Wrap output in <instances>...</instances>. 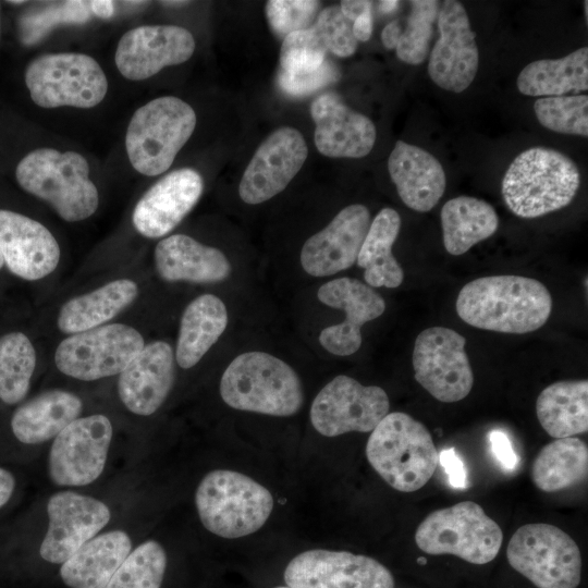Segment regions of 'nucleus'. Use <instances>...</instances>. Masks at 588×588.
<instances>
[{
    "instance_id": "1a4fd4ad",
    "label": "nucleus",
    "mask_w": 588,
    "mask_h": 588,
    "mask_svg": "<svg viewBox=\"0 0 588 588\" xmlns=\"http://www.w3.org/2000/svg\"><path fill=\"white\" fill-rule=\"evenodd\" d=\"M510 565L537 588H577L581 554L565 531L546 523L519 527L506 549Z\"/></svg>"
},
{
    "instance_id": "c756f323",
    "label": "nucleus",
    "mask_w": 588,
    "mask_h": 588,
    "mask_svg": "<svg viewBox=\"0 0 588 588\" xmlns=\"http://www.w3.org/2000/svg\"><path fill=\"white\" fill-rule=\"evenodd\" d=\"M228 324L224 303L216 295L203 294L185 308L180 323L175 359L184 369L195 366L218 341Z\"/></svg>"
},
{
    "instance_id": "f257e3e1",
    "label": "nucleus",
    "mask_w": 588,
    "mask_h": 588,
    "mask_svg": "<svg viewBox=\"0 0 588 588\" xmlns=\"http://www.w3.org/2000/svg\"><path fill=\"white\" fill-rule=\"evenodd\" d=\"M458 317L467 324L489 331L524 334L540 329L549 319L552 298L538 280L523 275L475 279L458 293Z\"/></svg>"
},
{
    "instance_id": "cd10ccee",
    "label": "nucleus",
    "mask_w": 588,
    "mask_h": 588,
    "mask_svg": "<svg viewBox=\"0 0 588 588\" xmlns=\"http://www.w3.org/2000/svg\"><path fill=\"white\" fill-rule=\"evenodd\" d=\"M131 548V539L122 530L96 536L62 563L61 578L70 588H107Z\"/></svg>"
},
{
    "instance_id": "49530a36",
    "label": "nucleus",
    "mask_w": 588,
    "mask_h": 588,
    "mask_svg": "<svg viewBox=\"0 0 588 588\" xmlns=\"http://www.w3.org/2000/svg\"><path fill=\"white\" fill-rule=\"evenodd\" d=\"M492 451L504 468L513 469L517 464V456L514 453L509 438L501 431L494 430L489 434Z\"/></svg>"
},
{
    "instance_id": "6ab92c4d",
    "label": "nucleus",
    "mask_w": 588,
    "mask_h": 588,
    "mask_svg": "<svg viewBox=\"0 0 588 588\" xmlns=\"http://www.w3.org/2000/svg\"><path fill=\"white\" fill-rule=\"evenodd\" d=\"M195 39L176 25H144L126 32L115 51V65L132 81L146 79L166 66L181 64L194 53Z\"/></svg>"
},
{
    "instance_id": "bf43d9fd",
    "label": "nucleus",
    "mask_w": 588,
    "mask_h": 588,
    "mask_svg": "<svg viewBox=\"0 0 588 588\" xmlns=\"http://www.w3.org/2000/svg\"><path fill=\"white\" fill-rule=\"evenodd\" d=\"M3 264H4V261H3L2 255L0 253V269L3 267Z\"/></svg>"
},
{
    "instance_id": "4c0bfd02",
    "label": "nucleus",
    "mask_w": 588,
    "mask_h": 588,
    "mask_svg": "<svg viewBox=\"0 0 588 588\" xmlns=\"http://www.w3.org/2000/svg\"><path fill=\"white\" fill-rule=\"evenodd\" d=\"M166 566L163 547L155 540L145 541L130 552L107 588H160Z\"/></svg>"
},
{
    "instance_id": "2eb2a0df",
    "label": "nucleus",
    "mask_w": 588,
    "mask_h": 588,
    "mask_svg": "<svg viewBox=\"0 0 588 588\" xmlns=\"http://www.w3.org/2000/svg\"><path fill=\"white\" fill-rule=\"evenodd\" d=\"M284 580L291 588H394L392 573L377 560L326 549L294 556L285 567Z\"/></svg>"
},
{
    "instance_id": "6e6552de",
    "label": "nucleus",
    "mask_w": 588,
    "mask_h": 588,
    "mask_svg": "<svg viewBox=\"0 0 588 588\" xmlns=\"http://www.w3.org/2000/svg\"><path fill=\"white\" fill-rule=\"evenodd\" d=\"M415 542L427 554L482 565L498 555L503 532L479 504L464 501L430 513L417 527Z\"/></svg>"
},
{
    "instance_id": "a19ab883",
    "label": "nucleus",
    "mask_w": 588,
    "mask_h": 588,
    "mask_svg": "<svg viewBox=\"0 0 588 588\" xmlns=\"http://www.w3.org/2000/svg\"><path fill=\"white\" fill-rule=\"evenodd\" d=\"M89 1H64L52 3L38 11L23 15L19 22L20 38L24 45L41 40L54 26L83 24L90 17Z\"/></svg>"
},
{
    "instance_id": "3c124183",
    "label": "nucleus",
    "mask_w": 588,
    "mask_h": 588,
    "mask_svg": "<svg viewBox=\"0 0 588 588\" xmlns=\"http://www.w3.org/2000/svg\"><path fill=\"white\" fill-rule=\"evenodd\" d=\"M402 23L399 20L392 21L384 26L381 33V41L387 49H395L400 38Z\"/></svg>"
},
{
    "instance_id": "72a5a7b5",
    "label": "nucleus",
    "mask_w": 588,
    "mask_h": 588,
    "mask_svg": "<svg viewBox=\"0 0 588 588\" xmlns=\"http://www.w3.org/2000/svg\"><path fill=\"white\" fill-rule=\"evenodd\" d=\"M526 96L553 97L588 89V48L581 47L560 59H540L527 64L516 79Z\"/></svg>"
},
{
    "instance_id": "e433bc0d",
    "label": "nucleus",
    "mask_w": 588,
    "mask_h": 588,
    "mask_svg": "<svg viewBox=\"0 0 588 588\" xmlns=\"http://www.w3.org/2000/svg\"><path fill=\"white\" fill-rule=\"evenodd\" d=\"M36 367V352L21 332L0 336V400L13 405L27 394Z\"/></svg>"
},
{
    "instance_id": "f704fd0d",
    "label": "nucleus",
    "mask_w": 588,
    "mask_h": 588,
    "mask_svg": "<svg viewBox=\"0 0 588 588\" xmlns=\"http://www.w3.org/2000/svg\"><path fill=\"white\" fill-rule=\"evenodd\" d=\"M441 225L446 252L460 256L492 236L499 228V217L489 203L476 197L457 196L443 205Z\"/></svg>"
},
{
    "instance_id": "8fccbe9b",
    "label": "nucleus",
    "mask_w": 588,
    "mask_h": 588,
    "mask_svg": "<svg viewBox=\"0 0 588 588\" xmlns=\"http://www.w3.org/2000/svg\"><path fill=\"white\" fill-rule=\"evenodd\" d=\"M372 13L367 12L358 16L353 22V34L356 40L359 41H367L371 37L372 34Z\"/></svg>"
},
{
    "instance_id": "2f4dec72",
    "label": "nucleus",
    "mask_w": 588,
    "mask_h": 588,
    "mask_svg": "<svg viewBox=\"0 0 588 588\" xmlns=\"http://www.w3.org/2000/svg\"><path fill=\"white\" fill-rule=\"evenodd\" d=\"M400 229L401 217L390 207L381 209L370 222L356 260L369 286L394 289L402 284L404 272L392 254Z\"/></svg>"
},
{
    "instance_id": "4be33fe9",
    "label": "nucleus",
    "mask_w": 588,
    "mask_h": 588,
    "mask_svg": "<svg viewBox=\"0 0 588 588\" xmlns=\"http://www.w3.org/2000/svg\"><path fill=\"white\" fill-rule=\"evenodd\" d=\"M200 174L189 168L174 170L157 181L137 201L132 215L142 235L157 238L172 231L199 200Z\"/></svg>"
},
{
    "instance_id": "58836bf2",
    "label": "nucleus",
    "mask_w": 588,
    "mask_h": 588,
    "mask_svg": "<svg viewBox=\"0 0 588 588\" xmlns=\"http://www.w3.org/2000/svg\"><path fill=\"white\" fill-rule=\"evenodd\" d=\"M409 4L411 12L405 26L402 25L395 52L402 62L418 65L428 56L440 5L436 0H413Z\"/></svg>"
},
{
    "instance_id": "473e14b6",
    "label": "nucleus",
    "mask_w": 588,
    "mask_h": 588,
    "mask_svg": "<svg viewBox=\"0 0 588 588\" xmlns=\"http://www.w3.org/2000/svg\"><path fill=\"white\" fill-rule=\"evenodd\" d=\"M536 414L544 431L555 438H568L588 430V381H558L537 397Z\"/></svg>"
},
{
    "instance_id": "680f3d73",
    "label": "nucleus",
    "mask_w": 588,
    "mask_h": 588,
    "mask_svg": "<svg viewBox=\"0 0 588 588\" xmlns=\"http://www.w3.org/2000/svg\"><path fill=\"white\" fill-rule=\"evenodd\" d=\"M277 588H291V587L286 586V587H277Z\"/></svg>"
},
{
    "instance_id": "b1692460",
    "label": "nucleus",
    "mask_w": 588,
    "mask_h": 588,
    "mask_svg": "<svg viewBox=\"0 0 588 588\" xmlns=\"http://www.w3.org/2000/svg\"><path fill=\"white\" fill-rule=\"evenodd\" d=\"M315 145L331 158H363L373 148L377 132L372 121L347 107L340 96L326 93L310 106Z\"/></svg>"
},
{
    "instance_id": "f3484780",
    "label": "nucleus",
    "mask_w": 588,
    "mask_h": 588,
    "mask_svg": "<svg viewBox=\"0 0 588 588\" xmlns=\"http://www.w3.org/2000/svg\"><path fill=\"white\" fill-rule=\"evenodd\" d=\"M308 155L299 131L282 126L273 131L257 148L240 182L241 199L249 205L261 204L294 179Z\"/></svg>"
},
{
    "instance_id": "de8ad7c7",
    "label": "nucleus",
    "mask_w": 588,
    "mask_h": 588,
    "mask_svg": "<svg viewBox=\"0 0 588 588\" xmlns=\"http://www.w3.org/2000/svg\"><path fill=\"white\" fill-rule=\"evenodd\" d=\"M440 461L449 475L451 485L455 488H464L466 483L465 470L454 449L443 450L440 454Z\"/></svg>"
},
{
    "instance_id": "412c9836",
    "label": "nucleus",
    "mask_w": 588,
    "mask_h": 588,
    "mask_svg": "<svg viewBox=\"0 0 588 588\" xmlns=\"http://www.w3.org/2000/svg\"><path fill=\"white\" fill-rule=\"evenodd\" d=\"M370 225V213L360 204L343 208L321 231L303 245L301 265L313 277H327L351 268Z\"/></svg>"
},
{
    "instance_id": "5701e85b",
    "label": "nucleus",
    "mask_w": 588,
    "mask_h": 588,
    "mask_svg": "<svg viewBox=\"0 0 588 588\" xmlns=\"http://www.w3.org/2000/svg\"><path fill=\"white\" fill-rule=\"evenodd\" d=\"M0 253L15 275L35 281L58 266L60 247L51 232L24 215L0 209Z\"/></svg>"
},
{
    "instance_id": "6e6d98bb",
    "label": "nucleus",
    "mask_w": 588,
    "mask_h": 588,
    "mask_svg": "<svg viewBox=\"0 0 588 588\" xmlns=\"http://www.w3.org/2000/svg\"><path fill=\"white\" fill-rule=\"evenodd\" d=\"M188 3V1H161V4L166 7H183Z\"/></svg>"
},
{
    "instance_id": "ddd939ff",
    "label": "nucleus",
    "mask_w": 588,
    "mask_h": 588,
    "mask_svg": "<svg viewBox=\"0 0 588 588\" xmlns=\"http://www.w3.org/2000/svg\"><path fill=\"white\" fill-rule=\"evenodd\" d=\"M389 409V396L382 388L340 375L318 392L309 416L316 431L331 438L351 431L370 432Z\"/></svg>"
},
{
    "instance_id": "ea45409f",
    "label": "nucleus",
    "mask_w": 588,
    "mask_h": 588,
    "mask_svg": "<svg viewBox=\"0 0 588 588\" xmlns=\"http://www.w3.org/2000/svg\"><path fill=\"white\" fill-rule=\"evenodd\" d=\"M534 112L546 128L569 135L588 136V96L542 97L535 101Z\"/></svg>"
},
{
    "instance_id": "7c9ffc66",
    "label": "nucleus",
    "mask_w": 588,
    "mask_h": 588,
    "mask_svg": "<svg viewBox=\"0 0 588 588\" xmlns=\"http://www.w3.org/2000/svg\"><path fill=\"white\" fill-rule=\"evenodd\" d=\"M137 294V284L132 280L109 282L63 304L58 316V327L68 334L100 327L132 304Z\"/></svg>"
},
{
    "instance_id": "9b49d317",
    "label": "nucleus",
    "mask_w": 588,
    "mask_h": 588,
    "mask_svg": "<svg viewBox=\"0 0 588 588\" xmlns=\"http://www.w3.org/2000/svg\"><path fill=\"white\" fill-rule=\"evenodd\" d=\"M144 346L133 327L103 324L65 338L56 350L54 363L62 373L91 381L120 373Z\"/></svg>"
},
{
    "instance_id": "052dcab7",
    "label": "nucleus",
    "mask_w": 588,
    "mask_h": 588,
    "mask_svg": "<svg viewBox=\"0 0 588 588\" xmlns=\"http://www.w3.org/2000/svg\"><path fill=\"white\" fill-rule=\"evenodd\" d=\"M9 2L12 3V4H22V3H24V1H9Z\"/></svg>"
},
{
    "instance_id": "39448f33",
    "label": "nucleus",
    "mask_w": 588,
    "mask_h": 588,
    "mask_svg": "<svg viewBox=\"0 0 588 588\" xmlns=\"http://www.w3.org/2000/svg\"><path fill=\"white\" fill-rule=\"evenodd\" d=\"M88 174L89 166L82 155L52 148L30 151L15 171L24 191L47 201L69 222L84 220L98 208V191Z\"/></svg>"
},
{
    "instance_id": "0eeeda50",
    "label": "nucleus",
    "mask_w": 588,
    "mask_h": 588,
    "mask_svg": "<svg viewBox=\"0 0 588 588\" xmlns=\"http://www.w3.org/2000/svg\"><path fill=\"white\" fill-rule=\"evenodd\" d=\"M195 126L194 109L176 97L156 98L138 108L125 135L132 167L147 176L163 173L189 139Z\"/></svg>"
},
{
    "instance_id": "7ed1b4c3",
    "label": "nucleus",
    "mask_w": 588,
    "mask_h": 588,
    "mask_svg": "<svg viewBox=\"0 0 588 588\" xmlns=\"http://www.w3.org/2000/svg\"><path fill=\"white\" fill-rule=\"evenodd\" d=\"M220 395L234 409L278 417L296 414L304 402L296 371L264 352L236 356L221 377Z\"/></svg>"
},
{
    "instance_id": "09e8293b",
    "label": "nucleus",
    "mask_w": 588,
    "mask_h": 588,
    "mask_svg": "<svg viewBox=\"0 0 588 588\" xmlns=\"http://www.w3.org/2000/svg\"><path fill=\"white\" fill-rule=\"evenodd\" d=\"M339 7L344 16L351 22H354L362 14L371 11L372 2L366 0H343Z\"/></svg>"
},
{
    "instance_id": "a878e982",
    "label": "nucleus",
    "mask_w": 588,
    "mask_h": 588,
    "mask_svg": "<svg viewBox=\"0 0 588 588\" xmlns=\"http://www.w3.org/2000/svg\"><path fill=\"white\" fill-rule=\"evenodd\" d=\"M388 170L403 203L418 212L430 211L444 194L446 179L440 161L429 151L397 140Z\"/></svg>"
},
{
    "instance_id": "13d9d810",
    "label": "nucleus",
    "mask_w": 588,
    "mask_h": 588,
    "mask_svg": "<svg viewBox=\"0 0 588 588\" xmlns=\"http://www.w3.org/2000/svg\"><path fill=\"white\" fill-rule=\"evenodd\" d=\"M417 562L420 563V564H425V563H426V560H425L424 558H419V559L417 560Z\"/></svg>"
},
{
    "instance_id": "c85d7f7f",
    "label": "nucleus",
    "mask_w": 588,
    "mask_h": 588,
    "mask_svg": "<svg viewBox=\"0 0 588 588\" xmlns=\"http://www.w3.org/2000/svg\"><path fill=\"white\" fill-rule=\"evenodd\" d=\"M81 399L64 390H48L19 406L11 418L14 437L25 444H38L56 438L78 418Z\"/></svg>"
},
{
    "instance_id": "c9c22d12",
    "label": "nucleus",
    "mask_w": 588,
    "mask_h": 588,
    "mask_svg": "<svg viewBox=\"0 0 588 588\" xmlns=\"http://www.w3.org/2000/svg\"><path fill=\"white\" fill-rule=\"evenodd\" d=\"M588 448L578 438L555 439L546 444L535 457L530 476L543 492H556L587 479Z\"/></svg>"
},
{
    "instance_id": "9d476101",
    "label": "nucleus",
    "mask_w": 588,
    "mask_h": 588,
    "mask_svg": "<svg viewBox=\"0 0 588 588\" xmlns=\"http://www.w3.org/2000/svg\"><path fill=\"white\" fill-rule=\"evenodd\" d=\"M25 83L33 101L48 109L93 108L108 90L100 65L83 53H52L34 59L26 69Z\"/></svg>"
},
{
    "instance_id": "bb28decb",
    "label": "nucleus",
    "mask_w": 588,
    "mask_h": 588,
    "mask_svg": "<svg viewBox=\"0 0 588 588\" xmlns=\"http://www.w3.org/2000/svg\"><path fill=\"white\" fill-rule=\"evenodd\" d=\"M155 262L159 275L171 282H220L231 273V264L221 250L184 234L161 240L155 249Z\"/></svg>"
},
{
    "instance_id": "864d4df0",
    "label": "nucleus",
    "mask_w": 588,
    "mask_h": 588,
    "mask_svg": "<svg viewBox=\"0 0 588 588\" xmlns=\"http://www.w3.org/2000/svg\"><path fill=\"white\" fill-rule=\"evenodd\" d=\"M91 13L102 19H109L114 14V3L109 0L89 1Z\"/></svg>"
},
{
    "instance_id": "aec40b11",
    "label": "nucleus",
    "mask_w": 588,
    "mask_h": 588,
    "mask_svg": "<svg viewBox=\"0 0 588 588\" xmlns=\"http://www.w3.org/2000/svg\"><path fill=\"white\" fill-rule=\"evenodd\" d=\"M317 296L322 304L346 314L343 322L324 328L319 335L321 346L338 356L356 353L362 345V327L385 310L384 299L371 286L353 278L324 283Z\"/></svg>"
},
{
    "instance_id": "a18cd8bd",
    "label": "nucleus",
    "mask_w": 588,
    "mask_h": 588,
    "mask_svg": "<svg viewBox=\"0 0 588 588\" xmlns=\"http://www.w3.org/2000/svg\"><path fill=\"white\" fill-rule=\"evenodd\" d=\"M339 78L338 68L332 61L326 59L320 66L314 70L301 72L281 70L278 75V85L287 95L306 96Z\"/></svg>"
},
{
    "instance_id": "603ef678",
    "label": "nucleus",
    "mask_w": 588,
    "mask_h": 588,
    "mask_svg": "<svg viewBox=\"0 0 588 588\" xmlns=\"http://www.w3.org/2000/svg\"><path fill=\"white\" fill-rule=\"evenodd\" d=\"M15 487L14 476L7 469L0 467V507H2L12 497Z\"/></svg>"
},
{
    "instance_id": "20e7f679",
    "label": "nucleus",
    "mask_w": 588,
    "mask_h": 588,
    "mask_svg": "<svg viewBox=\"0 0 588 588\" xmlns=\"http://www.w3.org/2000/svg\"><path fill=\"white\" fill-rule=\"evenodd\" d=\"M366 456L393 489L414 492L436 471L438 452L427 428L408 414L388 413L371 431Z\"/></svg>"
},
{
    "instance_id": "5fc2aeb1",
    "label": "nucleus",
    "mask_w": 588,
    "mask_h": 588,
    "mask_svg": "<svg viewBox=\"0 0 588 588\" xmlns=\"http://www.w3.org/2000/svg\"><path fill=\"white\" fill-rule=\"evenodd\" d=\"M400 2L396 0H383L379 3V9L382 13H391L393 12L397 7Z\"/></svg>"
},
{
    "instance_id": "dca6fc26",
    "label": "nucleus",
    "mask_w": 588,
    "mask_h": 588,
    "mask_svg": "<svg viewBox=\"0 0 588 588\" xmlns=\"http://www.w3.org/2000/svg\"><path fill=\"white\" fill-rule=\"evenodd\" d=\"M439 38L428 62L431 81L442 89L462 93L476 77L479 52L476 34L463 3L446 0L437 17Z\"/></svg>"
},
{
    "instance_id": "393cba45",
    "label": "nucleus",
    "mask_w": 588,
    "mask_h": 588,
    "mask_svg": "<svg viewBox=\"0 0 588 588\" xmlns=\"http://www.w3.org/2000/svg\"><path fill=\"white\" fill-rule=\"evenodd\" d=\"M173 381V350L167 342L155 341L145 345L120 372L118 392L130 412L149 416L162 405Z\"/></svg>"
},
{
    "instance_id": "f03ea898",
    "label": "nucleus",
    "mask_w": 588,
    "mask_h": 588,
    "mask_svg": "<svg viewBox=\"0 0 588 588\" xmlns=\"http://www.w3.org/2000/svg\"><path fill=\"white\" fill-rule=\"evenodd\" d=\"M579 185L576 163L561 151L540 146L522 151L511 162L501 192L515 216L531 219L569 205Z\"/></svg>"
},
{
    "instance_id": "37998d69",
    "label": "nucleus",
    "mask_w": 588,
    "mask_h": 588,
    "mask_svg": "<svg viewBox=\"0 0 588 588\" xmlns=\"http://www.w3.org/2000/svg\"><path fill=\"white\" fill-rule=\"evenodd\" d=\"M320 8L314 0H270L265 12L272 32L280 38L313 26Z\"/></svg>"
},
{
    "instance_id": "423d86ee",
    "label": "nucleus",
    "mask_w": 588,
    "mask_h": 588,
    "mask_svg": "<svg viewBox=\"0 0 588 588\" xmlns=\"http://www.w3.org/2000/svg\"><path fill=\"white\" fill-rule=\"evenodd\" d=\"M270 491L253 478L234 470L216 469L199 482L195 504L204 527L226 539L259 530L273 509Z\"/></svg>"
},
{
    "instance_id": "c03bdc74",
    "label": "nucleus",
    "mask_w": 588,
    "mask_h": 588,
    "mask_svg": "<svg viewBox=\"0 0 588 588\" xmlns=\"http://www.w3.org/2000/svg\"><path fill=\"white\" fill-rule=\"evenodd\" d=\"M322 39L327 50L346 58L357 49L353 34V22L347 20L339 5H331L320 11L311 26Z\"/></svg>"
},
{
    "instance_id": "4468645a",
    "label": "nucleus",
    "mask_w": 588,
    "mask_h": 588,
    "mask_svg": "<svg viewBox=\"0 0 588 588\" xmlns=\"http://www.w3.org/2000/svg\"><path fill=\"white\" fill-rule=\"evenodd\" d=\"M112 439V425L105 415L76 418L51 445L48 469L58 486L78 487L95 481L103 471Z\"/></svg>"
},
{
    "instance_id": "a211bd4d",
    "label": "nucleus",
    "mask_w": 588,
    "mask_h": 588,
    "mask_svg": "<svg viewBox=\"0 0 588 588\" xmlns=\"http://www.w3.org/2000/svg\"><path fill=\"white\" fill-rule=\"evenodd\" d=\"M48 530L39 548L40 556L62 564L83 544L96 537L111 518L101 501L73 491L57 492L47 503Z\"/></svg>"
},
{
    "instance_id": "4d7b16f0",
    "label": "nucleus",
    "mask_w": 588,
    "mask_h": 588,
    "mask_svg": "<svg viewBox=\"0 0 588 588\" xmlns=\"http://www.w3.org/2000/svg\"><path fill=\"white\" fill-rule=\"evenodd\" d=\"M584 5H585V16H586V20H587V19H588V10H587V8H588V2L585 1V4H584Z\"/></svg>"
},
{
    "instance_id": "79ce46f5",
    "label": "nucleus",
    "mask_w": 588,
    "mask_h": 588,
    "mask_svg": "<svg viewBox=\"0 0 588 588\" xmlns=\"http://www.w3.org/2000/svg\"><path fill=\"white\" fill-rule=\"evenodd\" d=\"M327 51L322 39L313 27L291 33L281 45V70L301 72L317 69L326 60Z\"/></svg>"
},
{
    "instance_id": "f8f14e48",
    "label": "nucleus",
    "mask_w": 588,
    "mask_h": 588,
    "mask_svg": "<svg viewBox=\"0 0 588 588\" xmlns=\"http://www.w3.org/2000/svg\"><path fill=\"white\" fill-rule=\"evenodd\" d=\"M465 345L463 335L445 327L427 328L415 340V379L440 402L461 401L473 388L474 375Z\"/></svg>"
}]
</instances>
